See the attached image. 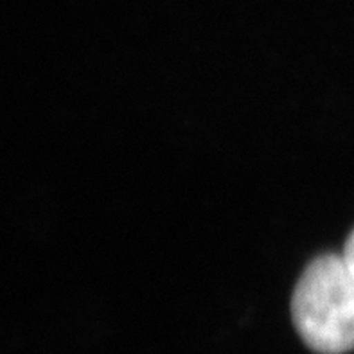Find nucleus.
I'll return each instance as SVG.
<instances>
[{
    "mask_svg": "<svg viewBox=\"0 0 354 354\" xmlns=\"http://www.w3.org/2000/svg\"><path fill=\"white\" fill-rule=\"evenodd\" d=\"M292 320L315 353L354 349V275L344 257L324 254L306 266L293 290Z\"/></svg>",
    "mask_w": 354,
    "mask_h": 354,
    "instance_id": "nucleus-1",
    "label": "nucleus"
},
{
    "mask_svg": "<svg viewBox=\"0 0 354 354\" xmlns=\"http://www.w3.org/2000/svg\"><path fill=\"white\" fill-rule=\"evenodd\" d=\"M342 257L346 261L347 268L351 270V274L354 275V230L349 234L346 245H344V252H342Z\"/></svg>",
    "mask_w": 354,
    "mask_h": 354,
    "instance_id": "nucleus-2",
    "label": "nucleus"
}]
</instances>
